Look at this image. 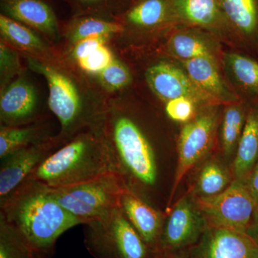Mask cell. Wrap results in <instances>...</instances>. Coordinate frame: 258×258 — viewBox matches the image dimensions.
Wrapping results in <instances>:
<instances>
[{
    "label": "cell",
    "instance_id": "cell-1",
    "mask_svg": "<svg viewBox=\"0 0 258 258\" xmlns=\"http://www.w3.org/2000/svg\"><path fill=\"white\" fill-rule=\"evenodd\" d=\"M171 123L134 84L111 96L102 125L115 174L151 205L160 183L161 146Z\"/></svg>",
    "mask_w": 258,
    "mask_h": 258
},
{
    "label": "cell",
    "instance_id": "cell-2",
    "mask_svg": "<svg viewBox=\"0 0 258 258\" xmlns=\"http://www.w3.org/2000/svg\"><path fill=\"white\" fill-rule=\"evenodd\" d=\"M21 55L30 71L46 81L47 106L60 126L57 137L62 146L84 131L102 126L111 96L92 76L62 55L53 60Z\"/></svg>",
    "mask_w": 258,
    "mask_h": 258
},
{
    "label": "cell",
    "instance_id": "cell-3",
    "mask_svg": "<svg viewBox=\"0 0 258 258\" xmlns=\"http://www.w3.org/2000/svg\"><path fill=\"white\" fill-rule=\"evenodd\" d=\"M0 219L33 248L52 255L59 237L82 225L56 201L46 186L32 180H25L0 200Z\"/></svg>",
    "mask_w": 258,
    "mask_h": 258
},
{
    "label": "cell",
    "instance_id": "cell-4",
    "mask_svg": "<svg viewBox=\"0 0 258 258\" xmlns=\"http://www.w3.org/2000/svg\"><path fill=\"white\" fill-rule=\"evenodd\" d=\"M111 174H115L114 166L101 126L78 134L42 161L25 180L57 188Z\"/></svg>",
    "mask_w": 258,
    "mask_h": 258
},
{
    "label": "cell",
    "instance_id": "cell-5",
    "mask_svg": "<svg viewBox=\"0 0 258 258\" xmlns=\"http://www.w3.org/2000/svg\"><path fill=\"white\" fill-rule=\"evenodd\" d=\"M120 56L133 71L134 85L159 109L184 99L203 106L217 103L195 84L178 61L159 50Z\"/></svg>",
    "mask_w": 258,
    "mask_h": 258
},
{
    "label": "cell",
    "instance_id": "cell-6",
    "mask_svg": "<svg viewBox=\"0 0 258 258\" xmlns=\"http://www.w3.org/2000/svg\"><path fill=\"white\" fill-rule=\"evenodd\" d=\"M116 20L121 32L111 45L120 55L159 50L175 28L168 12L167 0H131Z\"/></svg>",
    "mask_w": 258,
    "mask_h": 258
},
{
    "label": "cell",
    "instance_id": "cell-7",
    "mask_svg": "<svg viewBox=\"0 0 258 258\" xmlns=\"http://www.w3.org/2000/svg\"><path fill=\"white\" fill-rule=\"evenodd\" d=\"M224 105L212 103L203 107L196 116L181 125L176 139L178 161L167 208L184 176L217 152V135Z\"/></svg>",
    "mask_w": 258,
    "mask_h": 258
},
{
    "label": "cell",
    "instance_id": "cell-8",
    "mask_svg": "<svg viewBox=\"0 0 258 258\" xmlns=\"http://www.w3.org/2000/svg\"><path fill=\"white\" fill-rule=\"evenodd\" d=\"M47 188L56 201L82 225L101 220L120 208L122 195L127 190L115 174L71 186Z\"/></svg>",
    "mask_w": 258,
    "mask_h": 258
},
{
    "label": "cell",
    "instance_id": "cell-9",
    "mask_svg": "<svg viewBox=\"0 0 258 258\" xmlns=\"http://www.w3.org/2000/svg\"><path fill=\"white\" fill-rule=\"evenodd\" d=\"M83 225L85 245L94 258H153L155 255L120 208L101 220Z\"/></svg>",
    "mask_w": 258,
    "mask_h": 258
},
{
    "label": "cell",
    "instance_id": "cell-10",
    "mask_svg": "<svg viewBox=\"0 0 258 258\" xmlns=\"http://www.w3.org/2000/svg\"><path fill=\"white\" fill-rule=\"evenodd\" d=\"M193 198L208 226L244 234L256 210L247 184L240 180L234 179L225 191L215 196Z\"/></svg>",
    "mask_w": 258,
    "mask_h": 258
},
{
    "label": "cell",
    "instance_id": "cell-11",
    "mask_svg": "<svg viewBox=\"0 0 258 258\" xmlns=\"http://www.w3.org/2000/svg\"><path fill=\"white\" fill-rule=\"evenodd\" d=\"M29 71L0 91V125L30 124L52 116L45 109L41 93Z\"/></svg>",
    "mask_w": 258,
    "mask_h": 258
},
{
    "label": "cell",
    "instance_id": "cell-12",
    "mask_svg": "<svg viewBox=\"0 0 258 258\" xmlns=\"http://www.w3.org/2000/svg\"><path fill=\"white\" fill-rule=\"evenodd\" d=\"M208 227L203 212L188 193L180 199L166 217L156 254H174L192 247Z\"/></svg>",
    "mask_w": 258,
    "mask_h": 258
},
{
    "label": "cell",
    "instance_id": "cell-13",
    "mask_svg": "<svg viewBox=\"0 0 258 258\" xmlns=\"http://www.w3.org/2000/svg\"><path fill=\"white\" fill-rule=\"evenodd\" d=\"M174 26L202 29L220 39L225 47L240 50L218 0H167Z\"/></svg>",
    "mask_w": 258,
    "mask_h": 258
},
{
    "label": "cell",
    "instance_id": "cell-14",
    "mask_svg": "<svg viewBox=\"0 0 258 258\" xmlns=\"http://www.w3.org/2000/svg\"><path fill=\"white\" fill-rule=\"evenodd\" d=\"M225 45L202 29L176 26L169 32L159 52L179 62L210 57L221 62Z\"/></svg>",
    "mask_w": 258,
    "mask_h": 258
},
{
    "label": "cell",
    "instance_id": "cell-15",
    "mask_svg": "<svg viewBox=\"0 0 258 258\" xmlns=\"http://www.w3.org/2000/svg\"><path fill=\"white\" fill-rule=\"evenodd\" d=\"M62 146L56 135L46 142L19 149L1 159L0 200L16 189L42 161Z\"/></svg>",
    "mask_w": 258,
    "mask_h": 258
},
{
    "label": "cell",
    "instance_id": "cell-16",
    "mask_svg": "<svg viewBox=\"0 0 258 258\" xmlns=\"http://www.w3.org/2000/svg\"><path fill=\"white\" fill-rule=\"evenodd\" d=\"M0 14L23 24L58 47L61 23L47 0H0Z\"/></svg>",
    "mask_w": 258,
    "mask_h": 258
},
{
    "label": "cell",
    "instance_id": "cell-17",
    "mask_svg": "<svg viewBox=\"0 0 258 258\" xmlns=\"http://www.w3.org/2000/svg\"><path fill=\"white\" fill-rule=\"evenodd\" d=\"M190 258H258V246L242 232L210 227L195 245Z\"/></svg>",
    "mask_w": 258,
    "mask_h": 258
},
{
    "label": "cell",
    "instance_id": "cell-18",
    "mask_svg": "<svg viewBox=\"0 0 258 258\" xmlns=\"http://www.w3.org/2000/svg\"><path fill=\"white\" fill-rule=\"evenodd\" d=\"M222 69L227 82L241 101L258 103V60L247 52L225 47Z\"/></svg>",
    "mask_w": 258,
    "mask_h": 258
},
{
    "label": "cell",
    "instance_id": "cell-19",
    "mask_svg": "<svg viewBox=\"0 0 258 258\" xmlns=\"http://www.w3.org/2000/svg\"><path fill=\"white\" fill-rule=\"evenodd\" d=\"M120 208L153 253L157 254L166 220L163 212L128 189L122 195Z\"/></svg>",
    "mask_w": 258,
    "mask_h": 258
},
{
    "label": "cell",
    "instance_id": "cell-20",
    "mask_svg": "<svg viewBox=\"0 0 258 258\" xmlns=\"http://www.w3.org/2000/svg\"><path fill=\"white\" fill-rule=\"evenodd\" d=\"M179 62L195 84L214 101L225 105L240 101L226 79L220 61L200 57Z\"/></svg>",
    "mask_w": 258,
    "mask_h": 258
},
{
    "label": "cell",
    "instance_id": "cell-21",
    "mask_svg": "<svg viewBox=\"0 0 258 258\" xmlns=\"http://www.w3.org/2000/svg\"><path fill=\"white\" fill-rule=\"evenodd\" d=\"M240 50L254 54L258 41V0H218Z\"/></svg>",
    "mask_w": 258,
    "mask_h": 258
},
{
    "label": "cell",
    "instance_id": "cell-22",
    "mask_svg": "<svg viewBox=\"0 0 258 258\" xmlns=\"http://www.w3.org/2000/svg\"><path fill=\"white\" fill-rule=\"evenodd\" d=\"M0 40L21 55L34 58L53 60L61 56L58 47L38 32L1 14Z\"/></svg>",
    "mask_w": 258,
    "mask_h": 258
},
{
    "label": "cell",
    "instance_id": "cell-23",
    "mask_svg": "<svg viewBox=\"0 0 258 258\" xmlns=\"http://www.w3.org/2000/svg\"><path fill=\"white\" fill-rule=\"evenodd\" d=\"M121 32V25L115 18L99 15H72L61 23L60 53L88 37L108 35L115 38Z\"/></svg>",
    "mask_w": 258,
    "mask_h": 258
},
{
    "label": "cell",
    "instance_id": "cell-24",
    "mask_svg": "<svg viewBox=\"0 0 258 258\" xmlns=\"http://www.w3.org/2000/svg\"><path fill=\"white\" fill-rule=\"evenodd\" d=\"M55 117L18 126L0 125V159L23 148L46 142L60 130Z\"/></svg>",
    "mask_w": 258,
    "mask_h": 258
},
{
    "label": "cell",
    "instance_id": "cell-25",
    "mask_svg": "<svg viewBox=\"0 0 258 258\" xmlns=\"http://www.w3.org/2000/svg\"><path fill=\"white\" fill-rule=\"evenodd\" d=\"M249 106L241 101L224 105L217 135V153L230 165L240 144Z\"/></svg>",
    "mask_w": 258,
    "mask_h": 258
},
{
    "label": "cell",
    "instance_id": "cell-26",
    "mask_svg": "<svg viewBox=\"0 0 258 258\" xmlns=\"http://www.w3.org/2000/svg\"><path fill=\"white\" fill-rule=\"evenodd\" d=\"M235 179L230 164L217 153L202 163L189 189L194 198H209L225 191Z\"/></svg>",
    "mask_w": 258,
    "mask_h": 258
},
{
    "label": "cell",
    "instance_id": "cell-27",
    "mask_svg": "<svg viewBox=\"0 0 258 258\" xmlns=\"http://www.w3.org/2000/svg\"><path fill=\"white\" fill-rule=\"evenodd\" d=\"M258 161V103L249 106L247 120L234 160L235 179L245 182Z\"/></svg>",
    "mask_w": 258,
    "mask_h": 258
},
{
    "label": "cell",
    "instance_id": "cell-28",
    "mask_svg": "<svg viewBox=\"0 0 258 258\" xmlns=\"http://www.w3.org/2000/svg\"><path fill=\"white\" fill-rule=\"evenodd\" d=\"M92 77L110 96L132 87L135 81L130 66L118 53L108 67Z\"/></svg>",
    "mask_w": 258,
    "mask_h": 258
},
{
    "label": "cell",
    "instance_id": "cell-29",
    "mask_svg": "<svg viewBox=\"0 0 258 258\" xmlns=\"http://www.w3.org/2000/svg\"><path fill=\"white\" fill-rule=\"evenodd\" d=\"M31 247L18 232L0 219V258H53Z\"/></svg>",
    "mask_w": 258,
    "mask_h": 258
},
{
    "label": "cell",
    "instance_id": "cell-30",
    "mask_svg": "<svg viewBox=\"0 0 258 258\" xmlns=\"http://www.w3.org/2000/svg\"><path fill=\"white\" fill-rule=\"evenodd\" d=\"M72 15H99L116 19L128 6L131 0H63Z\"/></svg>",
    "mask_w": 258,
    "mask_h": 258
},
{
    "label": "cell",
    "instance_id": "cell-31",
    "mask_svg": "<svg viewBox=\"0 0 258 258\" xmlns=\"http://www.w3.org/2000/svg\"><path fill=\"white\" fill-rule=\"evenodd\" d=\"M28 70L21 54L0 40V91Z\"/></svg>",
    "mask_w": 258,
    "mask_h": 258
},
{
    "label": "cell",
    "instance_id": "cell-32",
    "mask_svg": "<svg viewBox=\"0 0 258 258\" xmlns=\"http://www.w3.org/2000/svg\"><path fill=\"white\" fill-rule=\"evenodd\" d=\"M117 55L111 43L98 47L87 57L80 59L75 64L84 74L95 76L108 67Z\"/></svg>",
    "mask_w": 258,
    "mask_h": 258
},
{
    "label": "cell",
    "instance_id": "cell-33",
    "mask_svg": "<svg viewBox=\"0 0 258 258\" xmlns=\"http://www.w3.org/2000/svg\"><path fill=\"white\" fill-rule=\"evenodd\" d=\"M113 40V37L108 35L88 37L81 40L68 50L61 52V55L66 60L75 63L80 59L87 57L102 45L111 43Z\"/></svg>",
    "mask_w": 258,
    "mask_h": 258
},
{
    "label": "cell",
    "instance_id": "cell-34",
    "mask_svg": "<svg viewBox=\"0 0 258 258\" xmlns=\"http://www.w3.org/2000/svg\"><path fill=\"white\" fill-rule=\"evenodd\" d=\"M249 193L253 199L256 210L258 211V161L245 181Z\"/></svg>",
    "mask_w": 258,
    "mask_h": 258
},
{
    "label": "cell",
    "instance_id": "cell-35",
    "mask_svg": "<svg viewBox=\"0 0 258 258\" xmlns=\"http://www.w3.org/2000/svg\"><path fill=\"white\" fill-rule=\"evenodd\" d=\"M245 234L258 246V211L257 210L254 212L252 221L247 227Z\"/></svg>",
    "mask_w": 258,
    "mask_h": 258
},
{
    "label": "cell",
    "instance_id": "cell-36",
    "mask_svg": "<svg viewBox=\"0 0 258 258\" xmlns=\"http://www.w3.org/2000/svg\"><path fill=\"white\" fill-rule=\"evenodd\" d=\"M153 258H185L181 257H176L175 256H173L172 254H155V255L153 257Z\"/></svg>",
    "mask_w": 258,
    "mask_h": 258
},
{
    "label": "cell",
    "instance_id": "cell-37",
    "mask_svg": "<svg viewBox=\"0 0 258 258\" xmlns=\"http://www.w3.org/2000/svg\"><path fill=\"white\" fill-rule=\"evenodd\" d=\"M254 54H255V55H257L258 57V41L257 44H256L255 48H254Z\"/></svg>",
    "mask_w": 258,
    "mask_h": 258
}]
</instances>
